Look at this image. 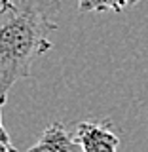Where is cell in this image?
<instances>
[{
	"instance_id": "obj_3",
	"label": "cell",
	"mask_w": 148,
	"mask_h": 152,
	"mask_svg": "<svg viewBox=\"0 0 148 152\" xmlns=\"http://www.w3.org/2000/svg\"><path fill=\"white\" fill-rule=\"evenodd\" d=\"M27 152H84L80 142L74 135H70L69 129L61 122H53L44 129L42 137L34 146H31Z\"/></svg>"
},
{
	"instance_id": "obj_5",
	"label": "cell",
	"mask_w": 148,
	"mask_h": 152,
	"mask_svg": "<svg viewBox=\"0 0 148 152\" xmlns=\"http://www.w3.org/2000/svg\"><path fill=\"white\" fill-rule=\"evenodd\" d=\"M0 152H17V148H15V145L12 142V139H9V133H8V129H6V126L4 124H0Z\"/></svg>"
},
{
	"instance_id": "obj_4",
	"label": "cell",
	"mask_w": 148,
	"mask_h": 152,
	"mask_svg": "<svg viewBox=\"0 0 148 152\" xmlns=\"http://www.w3.org/2000/svg\"><path fill=\"white\" fill-rule=\"evenodd\" d=\"M137 2L139 0H78V10L80 13H104V12L122 13L125 8Z\"/></svg>"
},
{
	"instance_id": "obj_2",
	"label": "cell",
	"mask_w": 148,
	"mask_h": 152,
	"mask_svg": "<svg viewBox=\"0 0 148 152\" xmlns=\"http://www.w3.org/2000/svg\"><path fill=\"white\" fill-rule=\"evenodd\" d=\"M74 137L84 152H118L120 146V137L108 120L80 122Z\"/></svg>"
},
{
	"instance_id": "obj_1",
	"label": "cell",
	"mask_w": 148,
	"mask_h": 152,
	"mask_svg": "<svg viewBox=\"0 0 148 152\" xmlns=\"http://www.w3.org/2000/svg\"><path fill=\"white\" fill-rule=\"evenodd\" d=\"M57 0H0V93L2 104L19 80L31 78L36 57L50 51L57 31Z\"/></svg>"
}]
</instances>
